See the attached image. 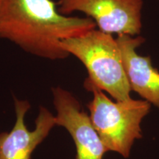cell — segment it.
Here are the masks:
<instances>
[{"instance_id": "5b68a950", "label": "cell", "mask_w": 159, "mask_h": 159, "mask_svg": "<svg viewBox=\"0 0 159 159\" xmlns=\"http://www.w3.org/2000/svg\"><path fill=\"white\" fill-rule=\"evenodd\" d=\"M52 92L55 123L71 135L76 147L75 159H102L108 150L77 97L60 86L52 88Z\"/></svg>"}, {"instance_id": "7a4b0ae2", "label": "cell", "mask_w": 159, "mask_h": 159, "mask_svg": "<svg viewBox=\"0 0 159 159\" xmlns=\"http://www.w3.org/2000/svg\"><path fill=\"white\" fill-rule=\"evenodd\" d=\"M64 50L77 57L88 71L87 80L116 101L130 99L131 90L120 49L112 34L96 28L61 41Z\"/></svg>"}, {"instance_id": "3957f363", "label": "cell", "mask_w": 159, "mask_h": 159, "mask_svg": "<svg viewBox=\"0 0 159 159\" xmlns=\"http://www.w3.org/2000/svg\"><path fill=\"white\" fill-rule=\"evenodd\" d=\"M84 87L93 94L88 104L89 116L106 150L128 158L135 141L142 138L141 125L151 104L132 98L114 102L86 79Z\"/></svg>"}, {"instance_id": "52a82bcc", "label": "cell", "mask_w": 159, "mask_h": 159, "mask_svg": "<svg viewBox=\"0 0 159 159\" xmlns=\"http://www.w3.org/2000/svg\"><path fill=\"white\" fill-rule=\"evenodd\" d=\"M116 40L131 90L159 108V71L154 68L150 57L139 55L136 52L144 39L118 35Z\"/></svg>"}, {"instance_id": "6da1fadb", "label": "cell", "mask_w": 159, "mask_h": 159, "mask_svg": "<svg viewBox=\"0 0 159 159\" xmlns=\"http://www.w3.org/2000/svg\"><path fill=\"white\" fill-rule=\"evenodd\" d=\"M96 27L91 18L60 13L52 0H0V39L41 58H67L61 41Z\"/></svg>"}, {"instance_id": "277c9868", "label": "cell", "mask_w": 159, "mask_h": 159, "mask_svg": "<svg viewBox=\"0 0 159 159\" xmlns=\"http://www.w3.org/2000/svg\"><path fill=\"white\" fill-rule=\"evenodd\" d=\"M57 10L67 16L79 11L104 33L135 36L141 33L142 0H59Z\"/></svg>"}, {"instance_id": "8992f818", "label": "cell", "mask_w": 159, "mask_h": 159, "mask_svg": "<svg viewBox=\"0 0 159 159\" xmlns=\"http://www.w3.org/2000/svg\"><path fill=\"white\" fill-rule=\"evenodd\" d=\"M14 126L10 132L0 134V159H31L33 151L56 125L55 116L45 107L40 106L35 128L30 131L25 122V114L30 108V102L14 97Z\"/></svg>"}]
</instances>
